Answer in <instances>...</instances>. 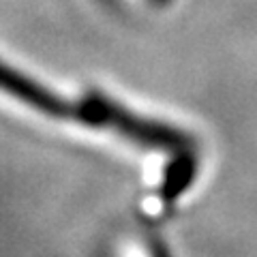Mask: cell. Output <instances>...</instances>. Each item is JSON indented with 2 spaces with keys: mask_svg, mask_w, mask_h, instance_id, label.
Here are the masks:
<instances>
[{
  "mask_svg": "<svg viewBox=\"0 0 257 257\" xmlns=\"http://www.w3.org/2000/svg\"><path fill=\"white\" fill-rule=\"evenodd\" d=\"M3 86L7 92H11L13 96L47 116L75 120V122L94 128H105V131L128 140L135 146L174 155V161H197V142L193 140V135L174 124L135 114L133 109L120 105L107 94L90 90L79 99H64L47 90L35 79L15 71L13 67L3 69Z\"/></svg>",
  "mask_w": 257,
  "mask_h": 257,
  "instance_id": "1",
  "label": "cell"
}]
</instances>
